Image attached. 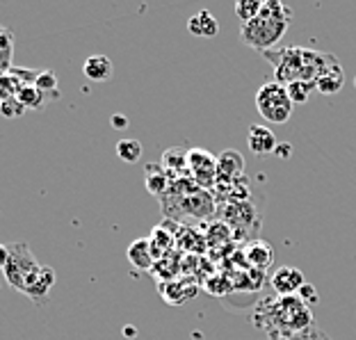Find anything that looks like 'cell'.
<instances>
[{"instance_id": "1", "label": "cell", "mask_w": 356, "mask_h": 340, "mask_svg": "<svg viewBox=\"0 0 356 340\" xmlns=\"http://www.w3.org/2000/svg\"><path fill=\"white\" fill-rule=\"evenodd\" d=\"M263 58L274 67V80L277 83H306L313 87L331 64L338 62L331 53H318L302 46L272 48V51L263 53Z\"/></svg>"}, {"instance_id": "2", "label": "cell", "mask_w": 356, "mask_h": 340, "mask_svg": "<svg viewBox=\"0 0 356 340\" xmlns=\"http://www.w3.org/2000/svg\"><path fill=\"white\" fill-rule=\"evenodd\" d=\"M254 325L267 331L272 340H281L283 336L297 334L313 325L311 306L302 302L299 295L279 297L274 295L258 304L254 313Z\"/></svg>"}, {"instance_id": "3", "label": "cell", "mask_w": 356, "mask_h": 340, "mask_svg": "<svg viewBox=\"0 0 356 340\" xmlns=\"http://www.w3.org/2000/svg\"><path fill=\"white\" fill-rule=\"evenodd\" d=\"M290 19H293V10L290 7L279 3V0H265L261 14L254 21L242 23L240 28L242 44H247L261 55L272 51L281 42V37L286 35Z\"/></svg>"}, {"instance_id": "4", "label": "cell", "mask_w": 356, "mask_h": 340, "mask_svg": "<svg viewBox=\"0 0 356 340\" xmlns=\"http://www.w3.org/2000/svg\"><path fill=\"white\" fill-rule=\"evenodd\" d=\"M256 110L265 121L281 126V124H286L290 117H293L295 105H293V101H290L286 85L272 80V83H265V85L258 87Z\"/></svg>"}, {"instance_id": "5", "label": "cell", "mask_w": 356, "mask_h": 340, "mask_svg": "<svg viewBox=\"0 0 356 340\" xmlns=\"http://www.w3.org/2000/svg\"><path fill=\"white\" fill-rule=\"evenodd\" d=\"M39 270H42V263H39L37 256L30 252V247L26 242H12L10 261H7L5 270H3L5 281L23 295V290H26L28 283L37 277Z\"/></svg>"}, {"instance_id": "6", "label": "cell", "mask_w": 356, "mask_h": 340, "mask_svg": "<svg viewBox=\"0 0 356 340\" xmlns=\"http://www.w3.org/2000/svg\"><path fill=\"white\" fill-rule=\"evenodd\" d=\"M188 174L201 190H210L217 183V158L204 149L188 151Z\"/></svg>"}, {"instance_id": "7", "label": "cell", "mask_w": 356, "mask_h": 340, "mask_svg": "<svg viewBox=\"0 0 356 340\" xmlns=\"http://www.w3.org/2000/svg\"><path fill=\"white\" fill-rule=\"evenodd\" d=\"M304 272L297 270V267L283 265L279 270H274L270 277V286L279 297H288V295H297L304 286Z\"/></svg>"}, {"instance_id": "8", "label": "cell", "mask_w": 356, "mask_h": 340, "mask_svg": "<svg viewBox=\"0 0 356 340\" xmlns=\"http://www.w3.org/2000/svg\"><path fill=\"white\" fill-rule=\"evenodd\" d=\"M245 172V158L240 156L238 151L233 149H226L217 156V183L224 181V183H233L238 181Z\"/></svg>"}, {"instance_id": "9", "label": "cell", "mask_w": 356, "mask_h": 340, "mask_svg": "<svg viewBox=\"0 0 356 340\" xmlns=\"http://www.w3.org/2000/svg\"><path fill=\"white\" fill-rule=\"evenodd\" d=\"M55 281H58V274H55L53 267L48 265H42V270L37 272V277L28 283V288L23 290V295L30 297L32 302H44V299L51 295V290L55 286Z\"/></svg>"}, {"instance_id": "10", "label": "cell", "mask_w": 356, "mask_h": 340, "mask_svg": "<svg viewBox=\"0 0 356 340\" xmlns=\"http://www.w3.org/2000/svg\"><path fill=\"white\" fill-rule=\"evenodd\" d=\"M247 144H249V151L256 153V156H267V153H274L277 151V137H274L272 128L267 126H249V133H247Z\"/></svg>"}, {"instance_id": "11", "label": "cell", "mask_w": 356, "mask_h": 340, "mask_svg": "<svg viewBox=\"0 0 356 340\" xmlns=\"http://www.w3.org/2000/svg\"><path fill=\"white\" fill-rule=\"evenodd\" d=\"M144 183H147V190L153 197L165 199L169 190H172V174L163 165H147V169H144Z\"/></svg>"}, {"instance_id": "12", "label": "cell", "mask_w": 356, "mask_h": 340, "mask_svg": "<svg viewBox=\"0 0 356 340\" xmlns=\"http://www.w3.org/2000/svg\"><path fill=\"white\" fill-rule=\"evenodd\" d=\"M126 256H128V263L140 272H151L153 267H156V256L151 252L149 238H137L135 242H131Z\"/></svg>"}, {"instance_id": "13", "label": "cell", "mask_w": 356, "mask_h": 340, "mask_svg": "<svg viewBox=\"0 0 356 340\" xmlns=\"http://www.w3.org/2000/svg\"><path fill=\"white\" fill-rule=\"evenodd\" d=\"M245 261L247 265H252L256 272H265L274 261V249L270 242H265V240H252L245 247Z\"/></svg>"}, {"instance_id": "14", "label": "cell", "mask_w": 356, "mask_h": 340, "mask_svg": "<svg viewBox=\"0 0 356 340\" xmlns=\"http://www.w3.org/2000/svg\"><path fill=\"white\" fill-rule=\"evenodd\" d=\"M83 74L85 78L94 80V83H105L115 76V64H112L105 55H89L83 64Z\"/></svg>"}, {"instance_id": "15", "label": "cell", "mask_w": 356, "mask_h": 340, "mask_svg": "<svg viewBox=\"0 0 356 340\" xmlns=\"http://www.w3.org/2000/svg\"><path fill=\"white\" fill-rule=\"evenodd\" d=\"M188 30H190V35H194V37L213 39V37H217V32H220V23H217V19L208 10H201L194 16H190Z\"/></svg>"}, {"instance_id": "16", "label": "cell", "mask_w": 356, "mask_h": 340, "mask_svg": "<svg viewBox=\"0 0 356 340\" xmlns=\"http://www.w3.org/2000/svg\"><path fill=\"white\" fill-rule=\"evenodd\" d=\"M345 85V74H343V67L341 62H334L331 67L325 71V74L320 76V80L315 83V89H318L320 94H338Z\"/></svg>"}, {"instance_id": "17", "label": "cell", "mask_w": 356, "mask_h": 340, "mask_svg": "<svg viewBox=\"0 0 356 340\" xmlns=\"http://www.w3.org/2000/svg\"><path fill=\"white\" fill-rule=\"evenodd\" d=\"M149 242H151V252H153V256H156V261H163V258L172 252L176 236L172 231H167V224H160L151 231Z\"/></svg>"}, {"instance_id": "18", "label": "cell", "mask_w": 356, "mask_h": 340, "mask_svg": "<svg viewBox=\"0 0 356 340\" xmlns=\"http://www.w3.org/2000/svg\"><path fill=\"white\" fill-rule=\"evenodd\" d=\"M160 165H163L169 174L176 172L178 178H183V174H188V151H185V149H176V147L167 149L163 153V163H160Z\"/></svg>"}, {"instance_id": "19", "label": "cell", "mask_w": 356, "mask_h": 340, "mask_svg": "<svg viewBox=\"0 0 356 340\" xmlns=\"http://www.w3.org/2000/svg\"><path fill=\"white\" fill-rule=\"evenodd\" d=\"M14 58V32L0 26V74H7L12 69Z\"/></svg>"}, {"instance_id": "20", "label": "cell", "mask_w": 356, "mask_h": 340, "mask_svg": "<svg viewBox=\"0 0 356 340\" xmlns=\"http://www.w3.org/2000/svg\"><path fill=\"white\" fill-rule=\"evenodd\" d=\"M117 158L126 165H135L142 158V142L140 140H119L117 142Z\"/></svg>"}, {"instance_id": "21", "label": "cell", "mask_w": 356, "mask_h": 340, "mask_svg": "<svg viewBox=\"0 0 356 340\" xmlns=\"http://www.w3.org/2000/svg\"><path fill=\"white\" fill-rule=\"evenodd\" d=\"M16 99L21 101V105L26 110H39L46 103L48 96L44 92H39L35 85H28V87H21V92L16 94Z\"/></svg>"}, {"instance_id": "22", "label": "cell", "mask_w": 356, "mask_h": 340, "mask_svg": "<svg viewBox=\"0 0 356 340\" xmlns=\"http://www.w3.org/2000/svg\"><path fill=\"white\" fill-rule=\"evenodd\" d=\"M21 80L12 76L10 71L7 74H0V103L7 101V99H14L16 94L21 92Z\"/></svg>"}, {"instance_id": "23", "label": "cell", "mask_w": 356, "mask_h": 340, "mask_svg": "<svg viewBox=\"0 0 356 340\" xmlns=\"http://www.w3.org/2000/svg\"><path fill=\"white\" fill-rule=\"evenodd\" d=\"M261 10H263L261 0H240V3H236V14L242 23L254 21L256 16L261 14Z\"/></svg>"}, {"instance_id": "24", "label": "cell", "mask_w": 356, "mask_h": 340, "mask_svg": "<svg viewBox=\"0 0 356 340\" xmlns=\"http://www.w3.org/2000/svg\"><path fill=\"white\" fill-rule=\"evenodd\" d=\"M35 87L39 92H44L46 96H60L58 92V76H55V71H39V78Z\"/></svg>"}, {"instance_id": "25", "label": "cell", "mask_w": 356, "mask_h": 340, "mask_svg": "<svg viewBox=\"0 0 356 340\" xmlns=\"http://www.w3.org/2000/svg\"><path fill=\"white\" fill-rule=\"evenodd\" d=\"M288 89V96H290V101H293V105H302L311 99V94L315 92V87L313 85H306V83H290L286 85Z\"/></svg>"}, {"instance_id": "26", "label": "cell", "mask_w": 356, "mask_h": 340, "mask_svg": "<svg viewBox=\"0 0 356 340\" xmlns=\"http://www.w3.org/2000/svg\"><path fill=\"white\" fill-rule=\"evenodd\" d=\"M281 340H331L325 331H322L320 327H306L304 331H297V334H290V336H283Z\"/></svg>"}, {"instance_id": "27", "label": "cell", "mask_w": 356, "mask_h": 340, "mask_svg": "<svg viewBox=\"0 0 356 340\" xmlns=\"http://www.w3.org/2000/svg\"><path fill=\"white\" fill-rule=\"evenodd\" d=\"M0 115H3L5 119H19V117L26 115V108H23L21 101L14 96V99H7V101L0 103Z\"/></svg>"}, {"instance_id": "28", "label": "cell", "mask_w": 356, "mask_h": 340, "mask_svg": "<svg viewBox=\"0 0 356 340\" xmlns=\"http://www.w3.org/2000/svg\"><path fill=\"white\" fill-rule=\"evenodd\" d=\"M10 74L19 78L23 87L35 85V83H37V78H39V71H35V69H21V67H12V69H10Z\"/></svg>"}, {"instance_id": "29", "label": "cell", "mask_w": 356, "mask_h": 340, "mask_svg": "<svg viewBox=\"0 0 356 340\" xmlns=\"http://www.w3.org/2000/svg\"><path fill=\"white\" fill-rule=\"evenodd\" d=\"M299 299H302V302H306V304H315V302H318V293H315V288L311 286V283H304V286H302V290H299Z\"/></svg>"}, {"instance_id": "30", "label": "cell", "mask_w": 356, "mask_h": 340, "mask_svg": "<svg viewBox=\"0 0 356 340\" xmlns=\"http://www.w3.org/2000/svg\"><path fill=\"white\" fill-rule=\"evenodd\" d=\"M7 261H10V245H3V242H0V270H5Z\"/></svg>"}, {"instance_id": "31", "label": "cell", "mask_w": 356, "mask_h": 340, "mask_svg": "<svg viewBox=\"0 0 356 340\" xmlns=\"http://www.w3.org/2000/svg\"><path fill=\"white\" fill-rule=\"evenodd\" d=\"M112 126L119 128V131H121V128H126V126H128V119H126V117H112Z\"/></svg>"}]
</instances>
